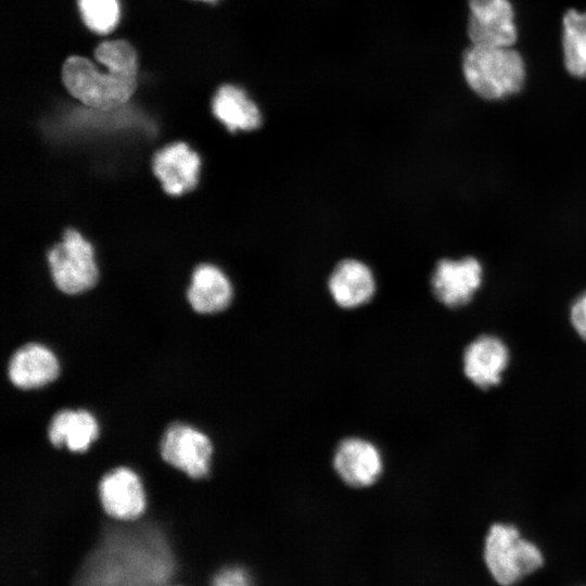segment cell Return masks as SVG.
<instances>
[{
  "label": "cell",
  "mask_w": 586,
  "mask_h": 586,
  "mask_svg": "<svg viewBox=\"0 0 586 586\" xmlns=\"http://www.w3.org/2000/svg\"><path fill=\"white\" fill-rule=\"evenodd\" d=\"M138 54L125 39H105L94 50V62L68 56L61 71L67 92L81 104L113 111L128 103L138 87Z\"/></svg>",
  "instance_id": "6da1fadb"
},
{
  "label": "cell",
  "mask_w": 586,
  "mask_h": 586,
  "mask_svg": "<svg viewBox=\"0 0 586 586\" xmlns=\"http://www.w3.org/2000/svg\"><path fill=\"white\" fill-rule=\"evenodd\" d=\"M468 87L481 99L500 101L519 93L526 81V63L513 47L470 43L461 55Z\"/></svg>",
  "instance_id": "7a4b0ae2"
},
{
  "label": "cell",
  "mask_w": 586,
  "mask_h": 586,
  "mask_svg": "<svg viewBox=\"0 0 586 586\" xmlns=\"http://www.w3.org/2000/svg\"><path fill=\"white\" fill-rule=\"evenodd\" d=\"M47 260L55 288L66 295L88 292L98 284L94 247L75 228L63 231L62 240L48 251Z\"/></svg>",
  "instance_id": "3957f363"
},
{
  "label": "cell",
  "mask_w": 586,
  "mask_h": 586,
  "mask_svg": "<svg viewBox=\"0 0 586 586\" xmlns=\"http://www.w3.org/2000/svg\"><path fill=\"white\" fill-rule=\"evenodd\" d=\"M484 558L491 574L502 586L513 585L543 564L539 549L523 539L515 526L502 523L491 526Z\"/></svg>",
  "instance_id": "277c9868"
},
{
  "label": "cell",
  "mask_w": 586,
  "mask_h": 586,
  "mask_svg": "<svg viewBox=\"0 0 586 586\" xmlns=\"http://www.w3.org/2000/svg\"><path fill=\"white\" fill-rule=\"evenodd\" d=\"M160 454L173 468L200 480L208 475L213 444L205 433L192 425L174 422L163 434Z\"/></svg>",
  "instance_id": "5b68a950"
},
{
  "label": "cell",
  "mask_w": 586,
  "mask_h": 586,
  "mask_svg": "<svg viewBox=\"0 0 586 586\" xmlns=\"http://www.w3.org/2000/svg\"><path fill=\"white\" fill-rule=\"evenodd\" d=\"M467 37L472 44L513 47L519 40L511 0H468Z\"/></svg>",
  "instance_id": "8992f818"
},
{
  "label": "cell",
  "mask_w": 586,
  "mask_h": 586,
  "mask_svg": "<svg viewBox=\"0 0 586 586\" xmlns=\"http://www.w3.org/2000/svg\"><path fill=\"white\" fill-rule=\"evenodd\" d=\"M151 165L163 191L170 196H181L196 188L202 160L187 142L176 141L157 150Z\"/></svg>",
  "instance_id": "52a82bcc"
},
{
  "label": "cell",
  "mask_w": 586,
  "mask_h": 586,
  "mask_svg": "<svg viewBox=\"0 0 586 586\" xmlns=\"http://www.w3.org/2000/svg\"><path fill=\"white\" fill-rule=\"evenodd\" d=\"M482 280L483 267L479 259L471 256L442 259L432 277V290L442 304L460 307L472 300Z\"/></svg>",
  "instance_id": "ba28073f"
},
{
  "label": "cell",
  "mask_w": 586,
  "mask_h": 586,
  "mask_svg": "<svg viewBox=\"0 0 586 586\" xmlns=\"http://www.w3.org/2000/svg\"><path fill=\"white\" fill-rule=\"evenodd\" d=\"M98 494L104 511L118 520L137 519L146 506L142 482L127 467H117L105 473L98 484Z\"/></svg>",
  "instance_id": "9c48e42d"
},
{
  "label": "cell",
  "mask_w": 586,
  "mask_h": 586,
  "mask_svg": "<svg viewBox=\"0 0 586 586\" xmlns=\"http://www.w3.org/2000/svg\"><path fill=\"white\" fill-rule=\"evenodd\" d=\"M510 360L509 348L498 336L483 334L464 349L462 369L475 386L487 390L500 383Z\"/></svg>",
  "instance_id": "30bf717a"
},
{
  "label": "cell",
  "mask_w": 586,
  "mask_h": 586,
  "mask_svg": "<svg viewBox=\"0 0 586 586\" xmlns=\"http://www.w3.org/2000/svg\"><path fill=\"white\" fill-rule=\"evenodd\" d=\"M333 467L347 485L366 487L372 485L383 470V458L379 448L359 437L344 440L333 456Z\"/></svg>",
  "instance_id": "8fae6325"
},
{
  "label": "cell",
  "mask_w": 586,
  "mask_h": 586,
  "mask_svg": "<svg viewBox=\"0 0 586 586\" xmlns=\"http://www.w3.org/2000/svg\"><path fill=\"white\" fill-rule=\"evenodd\" d=\"M11 383L21 390L42 387L60 374V362L46 345L30 342L18 347L8 366Z\"/></svg>",
  "instance_id": "7c38bea8"
},
{
  "label": "cell",
  "mask_w": 586,
  "mask_h": 586,
  "mask_svg": "<svg viewBox=\"0 0 586 586\" xmlns=\"http://www.w3.org/2000/svg\"><path fill=\"white\" fill-rule=\"evenodd\" d=\"M232 296L231 282L220 268L208 263L194 268L186 292L187 302L194 313H220L230 305Z\"/></svg>",
  "instance_id": "4fadbf2b"
},
{
  "label": "cell",
  "mask_w": 586,
  "mask_h": 586,
  "mask_svg": "<svg viewBox=\"0 0 586 586\" xmlns=\"http://www.w3.org/2000/svg\"><path fill=\"white\" fill-rule=\"evenodd\" d=\"M211 110L214 117L229 132L251 131L262 124L257 104L247 92L234 84H221L215 91Z\"/></svg>",
  "instance_id": "5bb4252c"
},
{
  "label": "cell",
  "mask_w": 586,
  "mask_h": 586,
  "mask_svg": "<svg viewBox=\"0 0 586 586\" xmlns=\"http://www.w3.org/2000/svg\"><path fill=\"white\" fill-rule=\"evenodd\" d=\"M47 433L54 447L84 453L97 440L99 425L94 416L86 409H62L52 417Z\"/></svg>",
  "instance_id": "9a60e30c"
},
{
  "label": "cell",
  "mask_w": 586,
  "mask_h": 586,
  "mask_svg": "<svg viewBox=\"0 0 586 586\" xmlns=\"http://www.w3.org/2000/svg\"><path fill=\"white\" fill-rule=\"evenodd\" d=\"M375 289L371 270L361 262L345 259L333 270L329 290L335 303L344 308L358 307L372 297Z\"/></svg>",
  "instance_id": "2e32d148"
},
{
  "label": "cell",
  "mask_w": 586,
  "mask_h": 586,
  "mask_svg": "<svg viewBox=\"0 0 586 586\" xmlns=\"http://www.w3.org/2000/svg\"><path fill=\"white\" fill-rule=\"evenodd\" d=\"M561 52L565 72L586 78V10L568 9L561 17Z\"/></svg>",
  "instance_id": "e0dca14e"
},
{
  "label": "cell",
  "mask_w": 586,
  "mask_h": 586,
  "mask_svg": "<svg viewBox=\"0 0 586 586\" xmlns=\"http://www.w3.org/2000/svg\"><path fill=\"white\" fill-rule=\"evenodd\" d=\"M77 7L86 27L98 36H109L119 23L118 0H77Z\"/></svg>",
  "instance_id": "ac0fdd59"
},
{
  "label": "cell",
  "mask_w": 586,
  "mask_h": 586,
  "mask_svg": "<svg viewBox=\"0 0 586 586\" xmlns=\"http://www.w3.org/2000/svg\"><path fill=\"white\" fill-rule=\"evenodd\" d=\"M570 321L578 336L586 341V292L577 296L571 305Z\"/></svg>",
  "instance_id": "d6986e66"
},
{
  "label": "cell",
  "mask_w": 586,
  "mask_h": 586,
  "mask_svg": "<svg viewBox=\"0 0 586 586\" xmlns=\"http://www.w3.org/2000/svg\"><path fill=\"white\" fill-rule=\"evenodd\" d=\"M213 586H252L247 574L239 568L220 571L213 581Z\"/></svg>",
  "instance_id": "ffe728a7"
},
{
  "label": "cell",
  "mask_w": 586,
  "mask_h": 586,
  "mask_svg": "<svg viewBox=\"0 0 586 586\" xmlns=\"http://www.w3.org/2000/svg\"><path fill=\"white\" fill-rule=\"evenodd\" d=\"M194 1H202V2H205V3H211V4H216L222 0H194Z\"/></svg>",
  "instance_id": "44dd1931"
}]
</instances>
